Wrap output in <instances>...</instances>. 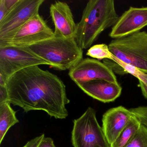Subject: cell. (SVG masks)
<instances>
[{
	"instance_id": "30bf717a",
	"label": "cell",
	"mask_w": 147,
	"mask_h": 147,
	"mask_svg": "<svg viewBox=\"0 0 147 147\" xmlns=\"http://www.w3.org/2000/svg\"><path fill=\"white\" fill-rule=\"evenodd\" d=\"M147 26V7H130L119 18L109 36L113 39L121 38L139 32Z\"/></svg>"
},
{
	"instance_id": "d6986e66",
	"label": "cell",
	"mask_w": 147,
	"mask_h": 147,
	"mask_svg": "<svg viewBox=\"0 0 147 147\" xmlns=\"http://www.w3.org/2000/svg\"><path fill=\"white\" fill-rule=\"evenodd\" d=\"M45 137V134H42L30 140L23 147H38Z\"/></svg>"
},
{
	"instance_id": "8992f818",
	"label": "cell",
	"mask_w": 147,
	"mask_h": 147,
	"mask_svg": "<svg viewBox=\"0 0 147 147\" xmlns=\"http://www.w3.org/2000/svg\"><path fill=\"white\" fill-rule=\"evenodd\" d=\"M71 141L74 147H110L93 108L89 107L80 118L74 120Z\"/></svg>"
},
{
	"instance_id": "ba28073f",
	"label": "cell",
	"mask_w": 147,
	"mask_h": 147,
	"mask_svg": "<svg viewBox=\"0 0 147 147\" xmlns=\"http://www.w3.org/2000/svg\"><path fill=\"white\" fill-rule=\"evenodd\" d=\"M44 0H19L0 21V42L11 37L33 16L39 13Z\"/></svg>"
},
{
	"instance_id": "ffe728a7",
	"label": "cell",
	"mask_w": 147,
	"mask_h": 147,
	"mask_svg": "<svg viewBox=\"0 0 147 147\" xmlns=\"http://www.w3.org/2000/svg\"><path fill=\"white\" fill-rule=\"evenodd\" d=\"M38 147H56L54 141L49 137H45Z\"/></svg>"
},
{
	"instance_id": "4fadbf2b",
	"label": "cell",
	"mask_w": 147,
	"mask_h": 147,
	"mask_svg": "<svg viewBox=\"0 0 147 147\" xmlns=\"http://www.w3.org/2000/svg\"><path fill=\"white\" fill-rule=\"evenodd\" d=\"M77 86L85 93L103 103L114 101L120 96L122 91L118 82L103 80L91 81Z\"/></svg>"
},
{
	"instance_id": "52a82bcc",
	"label": "cell",
	"mask_w": 147,
	"mask_h": 147,
	"mask_svg": "<svg viewBox=\"0 0 147 147\" xmlns=\"http://www.w3.org/2000/svg\"><path fill=\"white\" fill-rule=\"evenodd\" d=\"M55 36L54 31L38 13L29 20L9 38L0 42V47L7 45L29 47Z\"/></svg>"
},
{
	"instance_id": "e0dca14e",
	"label": "cell",
	"mask_w": 147,
	"mask_h": 147,
	"mask_svg": "<svg viewBox=\"0 0 147 147\" xmlns=\"http://www.w3.org/2000/svg\"><path fill=\"white\" fill-rule=\"evenodd\" d=\"M111 61L115 62L119 66H120L123 70L125 74H130L136 77L138 80L141 81L147 85V74L143 73L134 66L125 63L115 57L113 55Z\"/></svg>"
},
{
	"instance_id": "8fae6325",
	"label": "cell",
	"mask_w": 147,
	"mask_h": 147,
	"mask_svg": "<svg viewBox=\"0 0 147 147\" xmlns=\"http://www.w3.org/2000/svg\"><path fill=\"white\" fill-rule=\"evenodd\" d=\"M50 13L55 26V36L75 38L77 24L74 20L71 9L67 3L56 1L51 5Z\"/></svg>"
},
{
	"instance_id": "277c9868",
	"label": "cell",
	"mask_w": 147,
	"mask_h": 147,
	"mask_svg": "<svg viewBox=\"0 0 147 147\" xmlns=\"http://www.w3.org/2000/svg\"><path fill=\"white\" fill-rule=\"evenodd\" d=\"M108 46L115 57L147 74V32L140 31L113 39Z\"/></svg>"
},
{
	"instance_id": "603a6c76",
	"label": "cell",
	"mask_w": 147,
	"mask_h": 147,
	"mask_svg": "<svg viewBox=\"0 0 147 147\" xmlns=\"http://www.w3.org/2000/svg\"><path fill=\"white\" fill-rule=\"evenodd\" d=\"M138 82H139L138 86L141 88L143 95L146 99H147V85L141 81L138 80Z\"/></svg>"
},
{
	"instance_id": "ac0fdd59",
	"label": "cell",
	"mask_w": 147,
	"mask_h": 147,
	"mask_svg": "<svg viewBox=\"0 0 147 147\" xmlns=\"http://www.w3.org/2000/svg\"><path fill=\"white\" fill-rule=\"evenodd\" d=\"M126 147H147V127L141 126Z\"/></svg>"
},
{
	"instance_id": "7402d4cb",
	"label": "cell",
	"mask_w": 147,
	"mask_h": 147,
	"mask_svg": "<svg viewBox=\"0 0 147 147\" xmlns=\"http://www.w3.org/2000/svg\"><path fill=\"white\" fill-rule=\"evenodd\" d=\"M8 12V11L5 5V0H1L0 1V21H1L3 19Z\"/></svg>"
},
{
	"instance_id": "7a4b0ae2",
	"label": "cell",
	"mask_w": 147,
	"mask_h": 147,
	"mask_svg": "<svg viewBox=\"0 0 147 147\" xmlns=\"http://www.w3.org/2000/svg\"><path fill=\"white\" fill-rule=\"evenodd\" d=\"M119 17L113 0H90L77 24L75 39L83 49L90 48L103 31L113 27Z\"/></svg>"
},
{
	"instance_id": "6da1fadb",
	"label": "cell",
	"mask_w": 147,
	"mask_h": 147,
	"mask_svg": "<svg viewBox=\"0 0 147 147\" xmlns=\"http://www.w3.org/2000/svg\"><path fill=\"white\" fill-rule=\"evenodd\" d=\"M6 87L8 102L25 112L42 110L58 119L68 116L66 105L70 100L65 84L57 76L38 66L16 72L9 78Z\"/></svg>"
},
{
	"instance_id": "5bb4252c",
	"label": "cell",
	"mask_w": 147,
	"mask_h": 147,
	"mask_svg": "<svg viewBox=\"0 0 147 147\" xmlns=\"http://www.w3.org/2000/svg\"><path fill=\"white\" fill-rule=\"evenodd\" d=\"M16 113L8 101L0 104V144L8 130L19 122Z\"/></svg>"
},
{
	"instance_id": "9c48e42d",
	"label": "cell",
	"mask_w": 147,
	"mask_h": 147,
	"mask_svg": "<svg viewBox=\"0 0 147 147\" xmlns=\"http://www.w3.org/2000/svg\"><path fill=\"white\" fill-rule=\"evenodd\" d=\"M69 76L78 85L97 80L118 82L112 69L107 65L95 59H83L69 69Z\"/></svg>"
},
{
	"instance_id": "7c38bea8",
	"label": "cell",
	"mask_w": 147,
	"mask_h": 147,
	"mask_svg": "<svg viewBox=\"0 0 147 147\" xmlns=\"http://www.w3.org/2000/svg\"><path fill=\"white\" fill-rule=\"evenodd\" d=\"M133 116L130 110L121 106L109 109L103 115L102 128L110 145L127 126Z\"/></svg>"
},
{
	"instance_id": "3957f363",
	"label": "cell",
	"mask_w": 147,
	"mask_h": 147,
	"mask_svg": "<svg viewBox=\"0 0 147 147\" xmlns=\"http://www.w3.org/2000/svg\"><path fill=\"white\" fill-rule=\"evenodd\" d=\"M28 47L58 70L70 69L83 59V50L75 38L55 36Z\"/></svg>"
},
{
	"instance_id": "9a60e30c",
	"label": "cell",
	"mask_w": 147,
	"mask_h": 147,
	"mask_svg": "<svg viewBox=\"0 0 147 147\" xmlns=\"http://www.w3.org/2000/svg\"><path fill=\"white\" fill-rule=\"evenodd\" d=\"M141 125V122L133 115L129 123L110 147H126Z\"/></svg>"
},
{
	"instance_id": "2e32d148",
	"label": "cell",
	"mask_w": 147,
	"mask_h": 147,
	"mask_svg": "<svg viewBox=\"0 0 147 147\" xmlns=\"http://www.w3.org/2000/svg\"><path fill=\"white\" fill-rule=\"evenodd\" d=\"M86 55L98 60H112L113 55L110 51L108 45L105 44L95 45L91 46L86 53Z\"/></svg>"
},
{
	"instance_id": "5b68a950",
	"label": "cell",
	"mask_w": 147,
	"mask_h": 147,
	"mask_svg": "<svg viewBox=\"0 0 147 147\" xmlns=\"http://www.w3.org/2000/svg\"><path fill=\"white\" fill-rule=\"evenodd\" d=\"M40 65H49L28 47H0V86H6L9 78L24 69Z\"/></svg>"
},
{
	"instance_id": "44dd1931",
	"label": "cell",
	"mask_w": 147,
	"mask_h": 147,
	"mask_svg": "<svg viewBox=\"0 0 147 147\" xmlns=\"http://www.w3.org/2000/svg\"><path fill=\"white\" fill-rule=\"evenodd\" d=\"M8 101V93L6 87L0 86V104Z\"/></svg>"
}]
</instances>
